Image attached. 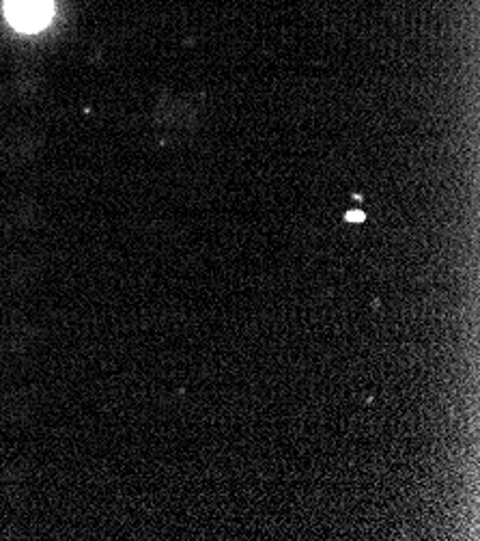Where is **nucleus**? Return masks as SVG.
Instances as JSON below:
<instances>
[{"instance_id":"f257e3e1","label":"nucleus","mask_w":480,"mask_h":541,"mask_svg":"<svg viewBox=\"0 0 480 541\" xmlns=\"http://www.w3.org/2000/svg\"><path fill=\"white\" fill-rule=\"evenodd\" d=\"M52 0H7L9 22L24 33L41 31L52 18Z\"/></svg>"},{"instance_id":"f03ea898","label":"nucleus","mask_w":480,"mask_h":541,"mask_svg":"<svg viewBox=\"0 0 480 541\" xmlns=\"http://www.w3.org/2000/svg\"><path fill=\"white\" fill-rule=\"evenodd\" d=\"M364 218H366L364 212H347L344 214V221H349V223H364Z\"/></svg>"}]
</instances>
